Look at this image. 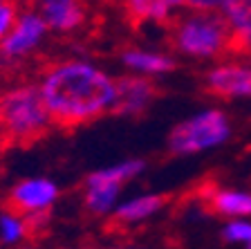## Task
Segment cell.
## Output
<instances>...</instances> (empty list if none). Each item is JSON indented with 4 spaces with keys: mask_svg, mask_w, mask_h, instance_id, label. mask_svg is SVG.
<instances>
[{
    "mask_svg": "<svg viewBox=\"0 0 251 249\" xmlns=\"http://www.w3.org/2000/svg\"><path fill=\"white\" fill-rule=\"evenodd\" d=\"M38 88L54 128L74 130L112 112L117 77L85 58H61L43 68Z\"/></svg>",
    "mask_w": 251,
    "mask_h": 249,
    "instance_id": "obj_1",
    "label": "cell"
},
{
    "mask_svg": "<svg viewBox=\"0 0 251 249\" xmlns=\"http://www.w3.org/2000/svg\"><path fill=\"white\" fill-rule=\"evenodd\" d=\"M168 50L191 63H213L233 54L231 34L218 9H182L166 27Z\"/></svg>",
    "mask_w": 251,
    "mask_h": 249,
    "instance_id": "obj_2",
    "label": "cell"
},
{
    "mask_svg": "<svg viewBox=\"0 0 251 249\" xmlns=\"http://www.w3.org/2000/svg\"><path fill=\"white\" fill-rule=\"evenodd\" d=\"M54 130L38 83H16L0 92V146L29 148Z\"/></svg>",
    "mask_w": 251,
    "mask_h": 249,
    "instance_id": "obj_3",
    "label": "cell"
},
{
    "mask_svg": "<svg viewBox=\"0 0 251 249\" xmlns=\"http://www.w3.org/2000/svg\"><path fill=\"white\" fill-rule=\"evenodd\" d=\"M233 137V119L225 108L206 106L173 126L166 135V151L173 157H200L220 151Z\"/></svg>",
    "mask_w": 251,
    "mask_h": 249,
    "instance_id": "obj_4",
    "label": "cell"
},
{
    "mask_svg": "<svg viewBox=\"0 0 251 249\" xmlns=\"http://www.w3.org/2000/svg\"><path fill=\"white\" fill-rule=\"evenodd\" d=\"M148 168L141 157H126L103 168L92 171L83 180V209L92 218H110L121 200L126 184L139 180Z\"/></svg>",
    "mask_w": 251,
    "mask_h": 249,
    "instance_id": "obj_5",
    "label": "cell"
},
{
    "mask_svg": "<svg viewBox=\"0 0 251 249\" xmlns=\"http://www.w3.org/2000/svg\"><path fill=\"white\" fill-rule=\"evenodd\" d=\"M202 85L220 101L251 104V56H225L209 63L202 74Z\"/></svg>",
    "mask_w": 251,
    "mask_h": 249,
    "instance_id": "obj_6",
    "label": "cell"
},
{
    "mask_svg": "<svg viewBox=\"0 0 251 249\" xmlns=\"http://www.w3.org/2000/svg\"><path fill=\"white\" fill-rule=\"evenodd\" d=\"M47 31H50V27L43 21V16L34 7H29V9L18 14L14 27L0 41V52L14 63L25 61L27 56H31L41 47V43L47 36Z\"/></svg>",
    "mask_w": 251,
    "mask_h": 249,
    "instance_id": "obj_7",
    "label": "cell"
},
{
    "mask_svg": "<svg viewBox=\"0 0 251 249\" xmlns=\"http://www.w3.org/2000/svg\"><path fill=\"white\" fill-rule=\"evenodd\" d=\"M157 97H159V88H157L155 79L126 72L121 77H117L115 104H112L110 114L135 119V117H141L152 108Z\"/></svg>",
    "mask_w": 251,
    "mask_h": 249,
    "instance_id": "obj_8",
    "label": "cell"
},
{
    "mask_svg": "<svg viewBox=\"0 0 251 249\" xmlns=\"http://www.w3.org/2000/svg\"><path fill=\"white\" fill-rule=\"evenodd\" d=\"M58 187L47 177H31V180L18 182L5 197V211H11L16 216H29L36 211H52L56 204Z\"/></svg>",
    "mask_w": 251,
    "mask_h": 249,
    "instance_id": "obj_9",
    "label": "cell"
},
{
    "mask_svg": "<svg viewBox=\"0 0 251 249\" xmlns=\"http://www.w3.org/2000/svg\"><path fill=\"white\" fill-rule=\"evenodd\" d=\"M119 63L126 72L148 79H164L177 70V56L171 50L151 45H128L119 52Z\"/></svg>",
    "mask_w": 251,
    "mask_h": 249,
    "instance_id": "obj_10",
    "label": "cell"
},
{
    "mask_svg": "<svg viewBox=\"0 0 251 249\" xmlns=\"http://www.w3.org/2000/svg\"><path fill=\"white\" fill-rule=\"evenodd\" d=\"M29 7L43 16L50 31L70 36L88 25V5L85 0H25Z\"/></svg>",
    "mask_w": 251,
    "mask_h": 249,
    "instance_id": "obj_11",
    "label": "cell"
},
{
    "mask_svg": "<svg viewBox=\"0 0 251 249\" xmlns=\"http://www.w3.org/2000/svg\"><path fill=\"white\" fill-rule=\"evenodd\" d=\"M200 202L211 216L222 220L229 218H251V191L242 187H220L211 184L200 193Z\"/></svg>",
    "mask_w": 251,
    "mask_h": 249,
    "instance_id": "obj_12",
    "label": "cell"
},
{
    "mask_svg": "<svg viewBox=\"0 0 251 249\" xmlns=\"http://www.w3.org/2000/svg\"><path fill=\"white\" fill-rule=\"evenodd\" d=\"M166 207V197L155 191H141L135 195L121 197L110 220L119 227H139L157 218Z\"/></svg>",
    "mask_w": 251,
    "mask_h": 249,
    "instance_id": "obj_13",
    "label": "cell"
},
{
    "mask_svg": "<svg viewBox=\"0 0 251 249\" xmlns=\"http://www.w3.org/2000/svg\"><path fill=\"white\" fill-rule=\"evenodd\" d=\"M126 21L135 27H164L182 11L177 0H119Z\"/></svg>",
    "mask_w": 251,
    "mask_h": 249,
    "instance_id": "obj_14",
    "label": "cell"
},
{
    "mask_svg": "<svg viewBox=\"0 0 251 249\" xmlns=\"http://www.w3.org/2000/svg\"><path fill=\"white\" fill-rule=\"evenodd\" d=\"M218 11L229 27L233 54L251 56V0H220Z\"/></svg>",
    "mask_w": 251,
    "mask_h": 249,
    "instance_id": "obj_15",
    "label": "cell"
},
{
    "mask_svg": "<svg viewBox=\"0 0 251 249\" xmlns=\"http://www.w3.org/2000/svg\"><path fill=\"white\" fill-rule=\"evenodd\" d=\"M220 240L231 247L251 249V218H229L220 227Z\"/></svg>",
    "mask_w": 251,
    "mask_h": 249,
    "instance_id": "obj_16",
    "label": "cell"
},
{
    "mask_svg": "<svg viewBox=\"0 0 251 249\" xmlns=\"http://www.w3.org/2000/svg\"><path fill=\"white\" fill-rule=\"evenodd\" d=\"M0 238L2 243H18V240L27 238L25 234V218L16 216L11 211H5L0 216Z\"/></svg>",
    "mask_w": 251,
    "mask_h": 249,
    "instance_id": "obj_17",
    "label": "cell"
},
{
    "mask_svg": "<svg viewBox=\"0 0 251 249\" xmlns=\"http://www.w3.org/2000/svg\"><path fill=\"white\" fill-rule=\"evenodd\" d=\"M18 5L21 0H0V41L7 36V31L14 27L16 18L21 14Z\"/></svg>",
    "mask_w": 251,
    "mask_h": 249,
    "instance_id": "obj_18",
    "label": "cell"
},
{
    "mask_svg": "<svg viewBox=\"0 0 251 249\" xmlns=\"http://www.w3.org/2000/svg\"><path fill=\"white\" fill-rule=\"evenodd\" d=\"M182 9H218L220 0H177Z\"/></svg>",
    "mask_w": 251,
    "mask_h": 249,
    "instance_id": "obj_19",
    "label": "cell"
},
{
    "mask_svg": "<svg viewBox=\"0 0 251 249\" xmlns=\"http://www.w3.org/2000/svg\"><path fill=\"white\" fill-rule=\"evenodd\" d=\"M14 70H16V63H14V61H9V58H7L5 54L0 52V79L7 77V74H11Z\"/></svg>",
    "mask_w": 251,
    "mask_h": 249,
    "instance_id": "obj_20",
    "label": "cell"
},
{
    "mask_svg": "<svg viewBox=\"0 0 251 249\" xmlns=\"http://www.w3.org/2000/svg\"><path fill=\"white\" fill-rule=\"evenodd\" d=\"M0 153H2V146H0Z\"/></svg>",
    "mask_w": 251,
    "mask_h": 249,
    "instance_id": "obj_21",
    "label": "cell"
}]
</instances>
